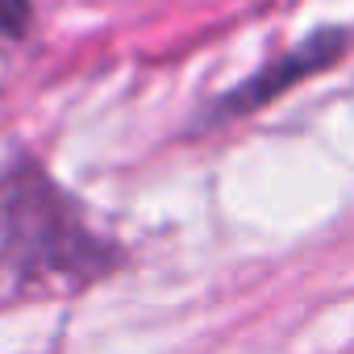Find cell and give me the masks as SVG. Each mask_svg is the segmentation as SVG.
Masks as SVG:
<instances>
[{"label": "cell", "mask_w": 354, "mask_h": 354, "mask_svg": "<svg viewBox=\"0 0 354 354\" xmlns=\"http://www.w3.org/2000/svg\"><path fill=\"white\" fill-rule=\"evenodd\" d=\"M342 46H346V34H342V30L313 34L308 42H300V46H292L288 55H279L275 63H267L259 75L242 80L225 100H217L213 121H221V117H246V113H254V109L271 104L275 96L292 92V88H296V84H304L308 75H317V71H325L329 63H337Z\"/></svg>", "instance_id": "7a4b0ae2"}, {"label": "cell", "mask_w": 354, "mask_h": 354, "mask_svg": "<svg viewBox=\"0 0 354 354\" xmlns=\"http://www.w3.org/2000/svg\"><path fill=\"white\" fill-rule=\"evenodd\" d=\"M30 30V0H0V34L21 38Z\"/></svg>", "instance_id": "3957f363"}, {"label": "cell", "mask_w": 354, "mask_h": 354, "mask_svg": "<svg viewBox=\"0 0 354 354\" xmlns=\"http://www.w3.org/2000/svg\"><path fill=\"white\" fill-rule=\"evenodd\" d=\"M0 263L26 288H84L109 275L121 250L84 221L80 205L38 162L17 158L0 175Z\"/></svg>", "instance_id": "6da1fadb"}]
</instances>
